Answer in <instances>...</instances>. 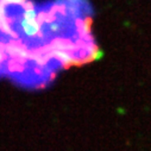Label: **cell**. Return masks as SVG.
<instances>
[{
	"label": "cell",
	"instance_id": "obj_1",
	"mask_svg": "<svg viewBox=\"0 0 151 151\" xmlns=\"http://www.w3.org/2000/svg\"><path fill=\"white\" fill-rule=\"evenodd\" d=\"M83 0H0V78L43 87L57 73L96 57Z\"/></svg>",
	"mask_w": 151,
	"mask_h": 151
}]
</instances>
